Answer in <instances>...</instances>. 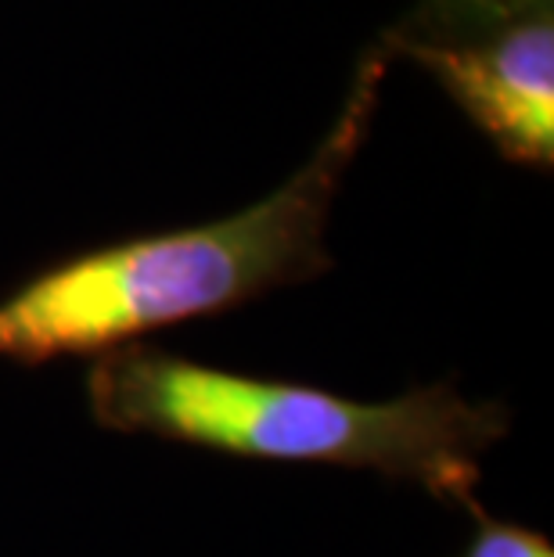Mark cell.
I'll return each instance as SVG.
<instances>
[{"label":"cell","mask_w":554,"mask_h":557,"mask_svg":"<svg viewBox=\"0 0 554 557\" xmlns=\"http://www.w3.org/2000/svg\"><path fill=\"white\" fill-rule=\"evenodd\" d=\"M457 4H468L471 11H479V15L504 18V15H512V11H518V8L537 4V0H457Z\"/></svg>","instance_id":"obj_5"},{"label":"cell","mask_w":554,"mask_h":557,"mask_svg":"<svg viewBox=\"0 0 554 557\" xmlns=\"http://www.w3.org/2000/svg\"><path fill=\"white\" fill-rule=\"evenodd\" d=\"M465 511L476 521L468 547L457 557H554V543L537 529L515 525V521H497L490 511H482L479 500Z\"/></svg>","instance_id":"obj_4"},{"label":"cell","mask_w":554,"mask_h":557,"mask_svg":"<svg viewBox=\"0 0 554 557\" xmlns=\"http://www.w3.org/2000/svg\"><path fill=\"white\" fill-rule=\"evenodd\" d=\"M87 407L109 432L281 465L374 471L461 507L476 504L482 457L512 432L504 403H471L454 382L368 403L306 382L223 371L145 342L90 363Z\"/></svg>","instance_id":"obj_2"},{"label":"cell","mask_w":554,"mask_h":557,"mask_svg":"<svg viewBox=\"0 0 554 557\" xmlns=\"http://www.w3.org/2000/svg\"><path fill=\"white\" fill-rule=\"evenodd\" d=\"M382 62H364L346 109L296 176L227 220L145 234L40 270L0 299V360L44 367L249 306L332 267L328 212L368 137Z\"/></svg>","instance_id":"obj_1"},{"label":"cell","mask_w":554,"mask_h":557,"mask_svg":"<svg viewBox=\"0 0 554 557\" xmlns=\"http://www.w3.org/2000/svg\"><path fill=\"white\" fill-rule=\"evenodd\" d=\"M410 58L443 83L508 162H554V26L526 18L490 44H410Z\"/></svg>","instance_id":"obj_3"}]
</instances>
